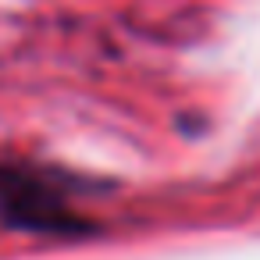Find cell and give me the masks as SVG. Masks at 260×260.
<instances>
[{
    "instance_id": "obj_1",
    "label": "cell",
    "mask_w": 260,
    "mask_h": 260,
    "mask_svg": "<svg viewBox=\"0 0 260 260\" xmlns=\"http://www.w3.org/2000/svg\"><path fill=\"white\" fill-rule=\"evenodd\" d=\"M0 221L36 235H86L89 221L79 217L68 200L36 171L0 168Z\"/></svg>"
}]
</instances>
